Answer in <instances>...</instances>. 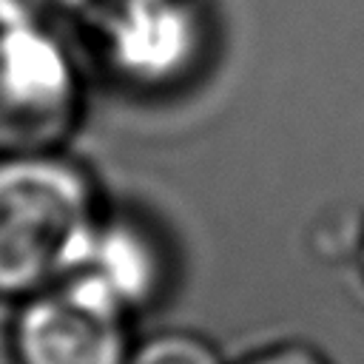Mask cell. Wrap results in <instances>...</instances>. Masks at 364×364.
<instances>
[{"label": "cell", "mask_w": 364, "mask_h": 364, "mask_svg": "<svg viewBox=\"0 0 364 364\" xmlns=\"http://www.w3.org/2000/svg\"><path fill=\"white\" fill-rule=\"evenodd\" d=\"M97 228L94 191L77 165L51 151L0 159V296L63 284Z\"/></svg>", "instance_id": "obj_1"}, {"label": "cell", "mask_w": 364, "mask_h": 364, "mask_svg": "<svg viewBox=\"0 0 364 364\" xmlns=\"http://www.w3.org/2000/svg\"><path fill=\"white\" fill-rule=\"evenodd\" d=\"M74 68L54 37L34 23L0 28V151L46 154L71 128Z\"/></svg>", "instance_id": "obj_2"}, {"label": "cell", "mask_w": 364, "mask_h": 364, "mask_svg": "<svg viewBox=\"0 0 364 364\" xmlns=\"http://www.w3.org/2000/svg\"><path fill=\"white\" fill-rule=\"evenodd\" d=\"M17 364H125L122 316L63 282L28 296L14 321Z\"/></svg>", "instance_id": "obj_3"}, {"label": "cell", "mask_w": 364, "mask_h": 364, "mask_svg": "<svg viewBox=\"0 0 364 364\" xmlns=\"http://www.w3.org/2000/svg\"><path fill=\"white\" fill-rule=\"evenodd\" d=\"M196 48L191 14L173 0H139L119 6L111 26V54L136 80L176 74Z\"/></svg>", "instance_id": "obj_4"}, {"label": "cell", "mask_w": 364, "mask_h": 364, "mask_svg": "<svg viewBox=\"0 0 364 364\" xmlns=\"http://www.w3.org/2000/svg\"><path fill=\"white\" fill-rule=\"evenodd\" d=\"M65 282L125 316L154 296L159 267L151 245L136 230L111 225L97 228L82 262Z\"/></svg>", "instance_id": "obj_5"}, {"label": "cell", "mask_w": 364, "mask_h": 364, "mask_svg": "<svg viewBox=\"0 0 364 364\" xmlns=\"http://www.w3.org/2000/svg\"><path fill=\"white\" fill-rule=\"evenodd\" d=\"M125 364H219L213 347L188 333H162L128 353Z\"/></svg>", "instance_id": "obj_6"}, {"label": "cell", "mask_w": 364, "mask_h": 364, "mask_svg": "<svg viewBox=\"0 0 364 364\" xmlns=\"http://www.w3.org/2000/svg\"><path fill=\"white\" fill-rule=\"evenodd\" d=\"M247 364H327V361L310 347L290 344V347H276L270 353H262Z\"/></svg>", "instance_id": "obj_7"}, {"label": "cell", "mask_w": 364, "mask_h": 364, "mask_svg": "<svg viewBox=\"0 0 364 364\" xmlns=\"http://www.w3.org/2000/svg\"><path fill=\"white\" fill-rule=\"evenodd\" d=\"M43 3L46 0H0V28L34 23V14Z\"/></svg>", "instance_id": "obj_8"}, {"label": "cell", "mask_w": 364, "mask_h": 364, "mask_svg": "<svg viewBox=\"0 0 364 364\" xmlns=\"http://www.w3.org/2000/svg\"><path fill=\"white\" fill-rule=\"evenodd\" d=\"M111 3H117V6H125V3H139V0H111Z\"/></svg>", "instance_id": "obj_9"}]
</instances>
